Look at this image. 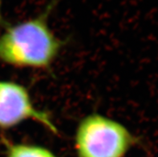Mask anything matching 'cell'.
<instances>
[{"label":"cell","instance_id":"cell-1","mask_svg":"<svg viewBox=\"0 0 158 157\" xmlns=\"http://www.w3.org/2000/svg\"><path fill=\"white\" fill-rule=\"evenodd\" d=\"M56 5L52 0L40 14L15 24L0 35V62L16 68L47 70L54 64L64 42L49 25Z\"/></svg>","mask_w":158,"mask_h":157},{"label":"cell","instance_id":"cell-2","mask_svg":"<svg viewBox=\"0 0 158 157\" xmlns=\"http://www.w3.org/2000/svg\"><path fill=\"white\" fill-rule=\"evenodd\" d=\"M137 142L126 126L100 113L84 116L75 131L77 157H125Z\"/></svg>","mask_w":158,"mask_h":157},{"label":"cell","instance_id":"cell-5","mask_svg":"<svg viewBox=\"0 0 158 157\" xmlns=\"http://www.w3.org/2000/svg\"><path fill=\"white\" fill-rule=\"evenodd\" d=\"M2 0H0V27L3 28L4 27H6L8 24V23L6 22L5 19L3 17V14H2Z\"/></svg>","mask_w":158,"mask_h":157},{"label":"cell","instance_id":"cell-3","mask_svg":"<svg viewBox=\"0 0 158 157\" xmlns=\"http://www.w3.org/2000/svg\"><path fill=\"white\" fill-rule=\"evenodd\" d=\"M28 120L58 134L54 121L36 107L27 88L17 82L0 80V128L10 129Z\"/></svg>","mask_w":158,"mask_h":157},{"label":"cell","instance_id":"cell-4","mask_svg":"<svg viewBox=\"0 0 158 157\" xmlns=\"http://www.w3.org/2000/svg\"><path fill=\"white\" fill-rule=\"evenodd\" d=\"M5 157H58L52 150L44 146L17 143L2 138Z\"/></svg>","mask_w":158,"mask_h":157}]
</instances>
